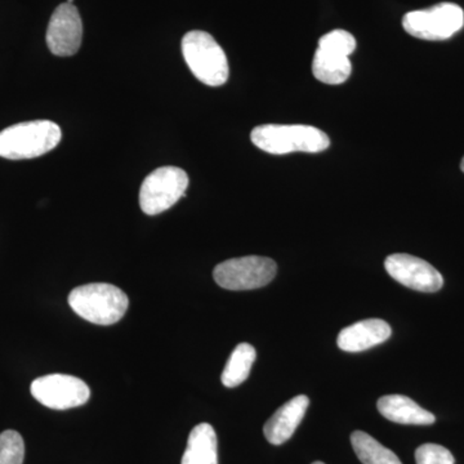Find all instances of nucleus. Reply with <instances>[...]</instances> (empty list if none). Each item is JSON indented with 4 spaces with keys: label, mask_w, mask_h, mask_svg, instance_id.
<instances>
[{
    "label": "nucleus",
    "mask_w": 464,
    "mask_h": 464,
    "mask_svg": "<svg viewBox=\"0 0 464 464\" xmlns=\"http://www.w3.org/2000/svg\"><path fill=\"white\" fill-rule=\"evenodd\" d=\"M275 261L259 256L232 258L217 265L213 277L221 288L227 290H252L262 288L276 276Z\"/></svg>",
    "instance_id": "nucleus-7"
},
{
    "label": "nucleus",
    "mask_w": 464,
    "mask_h": 464,
    "mask_svg": "<svg viewBox=\"0 0 464 464\" xmlns=\"http://www.w3.org/2000/svg\"><path fill=\"white\" fill-rule=\"evenodd\" d=\"M319 48L350 57L356 50V39L346 30H333L319 39Z\"/></svg>",
    "instance_id": "nucleus-19"
},
{
    "label": "nucleus",
    "mask_w": 464,
    "mask_h": 464,
    "mask_svg": "<svg viewBox=\"0 0 464 464\" xmlns=\"http://www.w3.org/2000/svg\"><path fill=\"white\" fill-rule=\"evenodd\" d=\"M188 188V176L177 167H161L146 177L140 190V207L148 216H157L172 208Z\"/></svg>",
    "instance_id": "nucleus-6"
},
{
    "label": "nucleus",
    "mask_w": 464,
    "mask_h": 464,
    "mask_svg": "<svg viewBox=\"0 0 464 464\" xmlns=\"http://www.w3.org/2000/svg\"><path fill=\"white\" fill-rule=\"evenodd\" d=\"M182 53L192 74L201 83L219 87L227 82L230 69L221 45L210 34L192 30L183 36Z\"/></svg>",
    "instance_id": "nucleus-4"
},
{
    "label": "nucleus",
    "mask_w": 464,
    "mask_h": 464,
    "mask_svg": "<svg viewBox=\"0 0 464 464\" xmlns=\"http://www.w3.org/2000/svg\"><path fill=\"white\" fill-rule=\"evenodd\" d=\"M392 334L389 323L381 319H368L342 329L337 344L346 353H362L386 342Z\"/></svg>",
    "instance_id": "nucleus-12"
},
{
    "label": "nucleus",
    "mask_w": 464,
    "mask_h": 464,
    "mask_svg": "<svg viewBox=\"0 0 464 464\" xmlns=\"http://www.w3.org/2000/svg\"><path fill=\"white\" fill-rule=\"evenodd\" d=\"M25 458V442L16 431L0 433V464H23Z\"/></svg>",
    "instance_id": "nucleus-18"
},
{
    "label": "nucleus",
    "mask_w": 464,
    "mask_h": 464,
    "mask_svg": "<svg viewBox=\"0 0 464 464\" xmlns=\"http://www.w3.org/2000/svg\"><path fill=\"white\" fill-rule=\"evenodd\" d=\"M83 39V23L78 8L70 3L58 5L47 29V45L52 53L70 57L79 51Z\"/></svg>",
    "instance_id": "nucleus-10"
},
{
    "label": "nucleus",
    "mask_w": 464,
    "mask_h": 464,
    "mask_svg": "<svg viewBox=\"0 0 464 464\" xmlns=\"http://www.w3.org/2000/svg\"><path fill=\"white\" fill-rule=\"evenodd\" d=\"M417 464H456L453 454L438 444H424L415 450Z\"/></svg>",
    "instance_id": "nucleus-20"
},
{
    "label": "nucleus",
    "mask_w": 464,
    "mask_h": 464,
    "mask_svg": "<svg viewBox=\"0 0 464 464\" xmlns=\"http://www.w3.org/2000/svg\"><path fill=\"white\" fill-rule=\"evenodd\" d=\"M351 444L362 464H402L390 449L366 432L355 431L351 435Z\"/></svg>",
    "instance_id": "nucleus-17"
},
{
    "label": "nucleus",
    "mask_w": 464,
    "mask_h": 464,
    "mask_svg": "<svg viewBox=\"0 0 464 464\" xmlns=\"http://www.w3.org/2000/svg\"><path fill=\"white\" fill-rule=\"evenodd\" d=\"M256 357H257V353L252 344L240 343L239 346H237L232 351L224 373H222L221 381L224 386L228 389L240 386L249 377L250 369L255 364Z\"/></svg>",
    "instance_id": "nucleus-16"
},
{
    "label": "nucleus",
    "mask_w": 464,
    "mask_h": 464,
    "mask_svg": "<svg viewBox=\"0 0 464 464\" xmlns=\"http://www.w3.org/2000/svg\"><path fill=\"white\" fill-rule=\"evenodd\" d=\"M378 411L386 420L399 424L430 426L435 423L436 417L426 411L414 400L402 395H387L378 400Z\"/></svg>",
    "instance_id": "nucleus-13"
},
{
    "label": "nucleus",
    "mask_w": 464,
    "mask_h": 464,
    "mask_svg": "<svg viewBox=\"0 0 464 464\" xmlns=\"http://www.w3.org/2000/svg\"><path fill=\"white\" fill-rule=\"evenodd\" d=\"M313 464H325V463H323V462H314Z\"/></svg>",
    "instance_id": "nucleus-22"
},
{
    "label": "nucleus",
    "mask_w": 464,
    "mask_h": 464,
    "mask_svg": "<svg viewBox=\"0 0 464 464\" xmlns=\"http://www.w3.org/2000/svg\"><path fill=\"white\" fill-rule=\"evenodd\" d=\"M69 304L76 315L87 322L112 325L123 319L130 299L118 286L93 283L72 289L69 295Z\"/></svg>",
    "instance_id": "nucleus-1"
},
{
    "label": "nucleus",
    "mask_w": 464,
    "mask_h": 464,
    "mask_svg": "<svg viewBox=\"0 0 464 464\" xmlns=\"http://www.w3.org/2000/svg\"><path fill=\"white\" fill-rule=\"evenodd\" d=\"M308 405L310 399L306 395H299L277 409L265 424L266 440L273 445H282L288 441L304 420Z\"/></svg>",
    "instance_id": "nucleus-11"
},
{
    "label": "nucleus",
    "mask_w": 464,
    "mask_h": 464,
    "mask_svg": "<svg viewBox=\"0 0 464 464\" xmlns=\"http://www.w3.org/2000/svg\"><path fill=\"white\" fill-rule=\"evenodd\" d=\"M460 169L464 172V158L462 159V163H460Z\"/></svg>",
    "instance_id": "nucleus-21"
},
{
    "label": "nucleus",
    "mask_w": 464,
    "mask_h": 464,
    "mask_svg": "<svg viewBox=\"0 0 464 464\" xmlns=\"http://www.w3.org/2000/svg\"><path fill=\"white\" fill-rule=\"evenodd\" d=\"M313 72L322 83L338 85L350 78L353 63L350 57L317 48L313 61Z\"/></svg>",
    "instance_id": "nucleus-15"
},
{
    "label": "nucleus",
    "mask_w": 464,
    "mask_h": 464,
    "mask_svg": "<svg viewBox=\"0 0 464 464\" xmlns=\"http://www.w3.org/2000/svg\"><path fill=\"white\" fill-rule=\"evenodd\" d=\"M387 273L406 288L423 293H435L444 285L442 275L422 258L411 255H391L384 261Z\"/></svg>",
    "instance_id": "nucleus-9"
},
{
    "label": "nucleus",
    "mask_w": 464,
    "mask_h": 464,
    "mask_svg": "<svg viewBox=\"0 0 464 464\" xmlns=\"http://www.w3.org/2000/svg\"><path fill=\"white\" fill-rule=\"evenodd\" d=\"M33 398L53 411H67L84 405L91 398V390L84 381L74 375L50 374L33 382Z\"/></svg>",
    "instance_id": "nucleus-8"
},
{
    "label": "nucleus",
    "mask_w": 464,
    "mask_h": 464,
    "mask_svg": "<svg viewBox=\"0 0 464 464\" xmlns=\"http://www.w3.org/2000/svg\"><path fill=\"white\" fill-rule=\"evenodd\" d=\"M181 464H218L217 435L209 423H200L192 429Z\"/></svg>",
    "instance_id": "nucleus-14"
},
{
    "label": "nucleus",
    "mask_w": 464,
    "mask_h": 464,
    "mask_svg": "<svg viewBox=\"0 0 464 464\" xmlns=\"http://www.w3.org/2000/svg\"><path fill=\"white\" fill-rule=\"evenodd\" d=\"M250 140L262 151L273 155L290 152H322L331 146V140L311 125H259L250 133Z\"/></svg>",
    "instance_id": "nucleus-3"
},
{
    "label": "nucleus",
    "mask_w": 464,
    "mask_h": 464,
    "mask_svg": "<svg viewBox=\"0 0 464 464\" xmlns=\"http://www.w3.org/2000/svg\"><path fill=\"white\" fill-rule=\"evenodd\" d=\"M463 26V9L453 3H440L431 8L409 12L402 18L405 32L423 41H447Z\"/></svg>",
    "instance_id": "nucleus-5"
},
{
    "label": "nucleus",
    "mask_w": 464,
    "mask_h": 464,
    "mask_svg": "<svg viewBox=\"0 0 464 464\" xmlns=\"http://www.w3.org/2000/svg\"><path fill=\"white\" fill-rule=\"evenodd\" d=\"M63 139L61 128L51 121H24L0 132V157L24 160L52 151Z\"/></svg>",
    "instance_id": "nucleus-2"
}]
</instances>
